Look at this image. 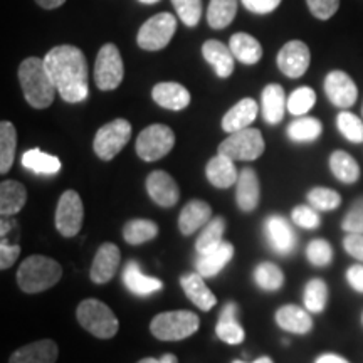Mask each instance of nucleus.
Here are the masks:
<instances>
[{
  "mask_svg": "<svg viewBox=\"0 0 363 363\" xmlns=\"http://www.w3.org/2000/svg\"><path fill=\"white\" fill-rule=\"evenodd\" d=\"M44 65L57 94L66 103H83L88 99V65L79 48L69 44L56 45L45 54Z\"/></svg>",
  "mask_w": 363,
  "mask_h": 363,
  "instance_id": "f257e3e1",
  "label": "nucleus"
},
{
  "mask_svg": "<svg viewBox=\"0 0 363 363\" xmlns=\"http://www.w3.org/2000/svg\"><path fill=\"white\" fill-rule=\"evenodd\" d=\"M19 83L26 101L35 110H44L54 103L57 89L45 69L44 59L27 57L19 66Z\"/></svg>",
  "mask_w": 363,
  "mask_h": 363,
  "instance_id": "f03ea898",
  "label": "nucleus"
},
{
  "mask_svg": "<svg viewBox=\"0 0 363 363\" xmlns=\"http://www.w3.org/2000/svg\"><path fill=\"white\" fill-rule=\"evenodd\" d=\"M62 278V267L48 256H29L17 269V284L27 294L51 289Z\"/></svg>",
  "mask_w": 363,
  "mask_h": 363,
  "instance_id": "7ed1b4c3",
  "label": "nucleus"
},
{
  "mask_svg": "<svg viewBox=\"0 0 363 363\" xmlns=\"http://www.w3.org/2000/svg\"><path fill=\"white\" fill-rule=\"evenodd\" d=\"M199 325H201L199 316L189 310L163 311L153 318L150 331L162 342H179L197 333Z\"/></svg>",
  "mask_w": 363,
  "mask_h": 363,
  "instance_id": "20e7f679",
  "label": "nucleus"
},
{
  "mask_svg": "<svg viewBox=\"0 0 363 363\" xmlns=\"http://www.w3.org/2000/svg\"><path fill=\"white\" fill-rule=\"evenodd\" d=\"M76 318L86 331L101 340L113 338L120 328L118 318L111 311V308L96 298H88L81 301L76 310Z\"/></svg>",
  "mask_w": 363,
  "mask_h": 363,
  "instance_id": "39448f33",
  "label": "nucleus"
},
{
  "mask_svg": "<svg viewBox=\"0 0 363 363\" xmlns=\"http://www.w3.org/2000/svg\"><path fill=\"white\" fill-rule=\"evenodd\" d=\"M266 143L261 131L256 128H246L230 133L219 145L220 155L229 157L234 162H252L264 153Z\"/></svg>",
  "mask_w": 363,
  "mask_h": 363,
  "instance_id": "423d86ee",
  "label": "nucleus"
},
{
  "mask_svg": "<svg viewBox=\"0 0 363 363\" xmlns=\"http://www.w3.org/2000/svg\"><path fill=\"white\" fill-rule=\"evenodd\" d=\"M175 145V133L170 126L155 123L145 128L136 138V155L145 162H157L169 155Z\"/></svg>",
  "mask_w": 363,
  "mask_h": 363,
  "instance_id": "0eeeda50",
  "label": "nucleus"
},
{
  "mask_svg": "<svg viewBox=\"0 0 363 363\" xmlns=\"http://www.w3.org/2000/svg\"><path fill=\"white\" fill-rule=\"evenodd\" d=\"M177 30V17L174 13L160 12L140 27L136 43L143 51H160L170 44Z\"/></svg>",
  "mask_w": 363,
  "mask_h": 363,
  "instance_id": "6e6552de",
  "label": "nucleus"
},
{
  "mask_svg": "<svg viewBox=\"0 0 363 363\" xmlns=\"http://www.w3.org/2000/svg\"><path fill=\"white\" fill-rule=\"evenodd\" d=\"M130 138V121L123 120V118H118V120L110 121V123L101 126V128L96 131V136H94L93 142L94 153H96L98 158H101V160L110 162L126 147Z\"/></svg>",
  "mask_w": 363,
  "mask_h": 363,
  "instance_id": "1a4fd4ad",
  "label": "nucleus"
},
{
  "mask_svg": "<svg viewBox=\"0 0 363 363\" xmlns=\"http://www.w3.org/2000/svg\"><path fill=\"white\" fill-rule=\"evenodd\" d=\"M125 76V65L120 49L108 43L99 49L94 62V83L101 91H113L121 84Z\"/></svg>",
  "mask_w": 363,
  "mask_h": 363,
  "instance_id": "9d476101",
  "label": "nucleus"
},
{
  "mask_svg": "<svg viewBox=\"0 0 363 363\" xmlns=\"http://www.w3.org/2000/svg\"><path fill=\"white\" fill-rule=\"evenodd\" d=\"M84 206L76 190H66L56 207V229L65 238H74L83 227Z\"/></svg>",
  "mask_w": 363,
  "mask_h": 363,
  "instance_id": "9b49d317",
  "label": "nucleus"
},
{
  "mask_svg": "<svg viewBox=\"0 0 363 363\" xmlns=\"http://www.w3.org/2000/svg\"><path fill=\"white\" fill-rule=\"evenodd\" d=\"M311 62L310 48L303 40H289L278 54V67L288 78L298 79L308 71Z\"/></svg>",
  "mask_w": 363,
  "mask_h": 363,
  "instance_id": "f8f14e48",
  "label": "nucleus"
},
{
  "mask_svg": "<svg viewBox=\"0 0 363 363\" xmlns=\"http://www.w3.org/2000/svg\"><path fill=\"white\" fill-rule=\"evenodd\" d=\"M325 93L337 108H352L357 103L358 88L345 71H331L325 78Z\"/></svg>",
  "mask_w": 363,
  "mask_h": 363,
  "instance_id": "ddd939ff",
  "label": "nucleus"
},
{
  "mask_svg": "<svg viewBox=\"0 0 363 363\" xmlns=\"http://www.w3.org/2000/svg\"><path fill=\"white\" fill-rule=\"evenodd\" d=\"M145 187L153 202L160 207H174L180 199V190L174 177L163 170H155L147 177Z\"/></svg>",
  "mask_w": 363,
  "mask_h": 363,
  "instance_id": "4468645a",
  "label": "nucleus"
},
{
  "mask_svg": "<svg viewBox=\"0 0 363 363\" xmlns=\"http://www.w3.org/2000/svg\"><path fill=\"white\" fill-rule=\"evenodd\" d=\"M264 230L267 242H269V246L274 252L281 254V256H288V254H291L296 249V234H294L293 225L284 217H267Z\"/></svg>",
  "mask_w": 363,
  "mask_h": 363,
  "instance_id": "2eb2a0df",
  "label": "nucleus"
},
{
  "mask_svg": "<svg viewBox=\"0 0 363 363\" xmlns=\"http://www.w3.org/2000/svg\"><path fill=\"white\" fill-rule=\"evenodd\" d=\"M121 252L118 246L111 242H104L99 246L96 256H94L93 264H91V281L96 284H104L113 279L116 274L118 267H120Z\"/></svg>",
  "mask_w": 363,
  "mask_h": 363,
  "instance_id": "dca6fc26",
  "label": "nucleus"
},
{
  "mask_svg": "<svg viewBox=\"0 0 363 363\" xmlns=\"http://www.w3.org/2000/svg\"><path fill=\"white\" fill-rule=\"evenodd\" d=\"M259 113V104L252 98L240 99L238 104H234L229 111L222 118V130L227 133H235V131L251 128L254 120Z\"/></svg>",
  "mask_w": 363,
  "mask_h": 363,
  "instance_id": "f3484780",
  "label": "nucleus"
},
{
  "mask_svg": "<svg viewBox=\"0 0 363 363\" xmlns=\"http://www.w3.org/2000/svg\"><path fill=\"white\" fill-rule=\"evenodd\" d=\"M262 118L267 125H278L283 121L284 113L288 111V98L283 86L267 84L261 93Z\"/></svg>",
  "mask_w": 363,
  "mask_h": 363,
  "instance_id": "a211bd4d",
  "label": "nucleus"
},
{
  "mask_svg": "<svg viewBox=\"0 0 363 363\" xmlns=\"http://www.w3.org/2000/svg\"><path fill=\"white\" fill-rule=\"evenodd\" d=\"M180 284L184 293L187 294V298L199 310L208 311L216 306V294L208 289V286L206 284V278L202 274H199V272H189V274L182 276Z\"/></svg>",
  "mask_w": 363,
  "mask_h": 363,
  "instance_id": "6ab92c4d",
  "label": "nucleus"
},
{
  "mask_svg": "<svg viewBox=\"0 0 363 363\" xmlns=\"http://www.w3.org/2000/svg\"><path fill=\"white\" fill-rule=\"evenodd\" d=\"M152 98L158 106L172 111H182L190 104V93L185 86L179 83H158L152 89Z\"/></svg>",
  "mask_w": 363,
  "mask_h": 363,
  "instance_id": "aec40b11",
  "label": "nucleus"
},
{
  "mask_svg": "<svg viewBox=\"0 0 363 363\" xmlns=\"http://www.w3.org/2000/svg\"><path fill=\"white\" fill-rule=\"evenodd\" d=\"M59 348L52 340H39L12 353L9 363H56Z\"/></svg>",
  "mask_w": 363,
  "mask_h": 363,
  "instance_id": "412c9836",
  "label": "nucleus"
},
{
  "mask_svg": "<svg viewBox=\"0 0 363 363\" xmlns=\"http://www.w3.org/2000/svg\"><path fill=\"white\" fill-rule=\"evenodd\" d=\"M203 59L214 67L219 78H229L234 72V54L229 45L222 44L217 39H208L202 45Z\"/></svg>",
  "mask_w": 363,
  "mask_h": 363,
  "instance_id": "4be33fe9",
  "label": "nucleus"
},
{
  "mask_svg": "<svg viewBox=\"0 0 363 363\" xmlns=\"http://www.w3.org/2000/svg\"><path fill=\"white\" fill-rule=\"evenodd\" d=\"M261 185L257 174L252 169H242L238 179V189H235V201L240 211L252 212L259 206Z\"/></svg>",
  "mask_w": 363,
  "mask_h": 363,
  "instance_id": "5701e85b",
  "label": "nucleus"
},
{
  "mask_svg": "<svg viewBox=\"0 0 363 363\" xmlns=\"http://www.w3.org/2000/svg\"><path fill=\"white\" fill-rule=\"evenodd\" d=\"M123 283L130 293L135 296H150V294L160 291L163 283L160 279L147 276L136 261H130L123 269Z\"/></svg>",
  "mask_w": 363,
  "mask_h": 363,
  "instance_id": "b1692460",
  "label": "nucleus"
},
{
  "mask_svg": "<svg viewBox=\"0 0 363 363\" xmlns=\"http://www.w3.org/2000/svg\"><path fill=\"white\" fill-rule=\"evenodd\" d=\"M212 220V207L203 201H190L182 208L179 229L184 235H192Z\"/></svg>",
  "mask_w": 363,
  "mask_h": 363,
  "instance_id": "393cba45",
  "label": "nucleus"
},
{
  "mask_svg": "<svg viewBox=\"0 0 363 363\" xmlns=\"http://www.w3.org/2000/svg\"><path fill=\"white\" fill-rule=\"evenodd\" d=\"M274 318L279 328L294 335H306L313 328V318L310 316V311L303 310L296 305L281 306L276 311Z\"/></svg>",
  "mask_w": 363,
  "mask_h": 363,
  "instance_id": "a878e982",
  "label": "nucleus"
},
{
  "mask_svg": "<svg viewBox=\"0 0 363 363\" xmlns=\"http://www.w3.org/2000/svg\"><path fill=\"white\" fill-rule=\"evenodd\" d=\"M206 175L208 182L217 189H229L238 182L239 174L235 169V162L229 157L217 153L214 158H211L206 167Z\"/></svg>",
  "mask_w": 363,
  "mask_h": 363,
  "instance_id": "bb28decb",
  "label": "nucleus"
},
{
  "mask_svg": "<svg viewBox=\"0 0 363 363\" xmlns=\"http://www.w3.org/2000/svg\"><path fill=\"white\" fill-rule=\"evenodd\" d=\"M235 315H238V305H235V303H227V305L222 308L219 321H217V337L227 345H239L244 342V338H246V331H244L242 326L238 323Z\"/></svg>",
  "mask_w": 363,
  "mask_h": 363,
  "instance_id": "cd10ccee",
  "label": "nucleus"
},
{
  "mask_svg": "<svg viewBox=\"0 0 363 363\" xmlns=\"http://www.w3.org/2000/svg\"><path fill=\"white\" fill-rule=\"evenodd\" d=\"M27 201V190L21 182L4 180L0 185V214L11 217L19 214Z\"/></svg>",
  "mask_w": 363,
  "mask_h": 363,
  "instance_id": "c85d7f7f",
  "label": "nucleus"
},
{
  "mask_svg": "<svg viewBox=\"0 0 363 363\" xmlns=\"http://www.w3.org/2000/svg\"><path fill=\"white\" fill-rule=\"evenodd\" d=\"M234 257V246L230 242H222L219 247L214 249L212 252L206 254V256H199V261L195 267H197L199 274L203 278H214L224 267L229 264L230 259Z\"/></svg>",
  "mask_w": 363,
  "mask_h": 363,
  "instance_id": "c756f323",
  "label": "nucleus"
},
{
  "mask_svg": "<svg viewBox=\"0 0 363 363\" xmlns=\"http://www.w3.org/2000/svg\"><path fill=\"white\" fill-rule=\"evenodd\" d=\"M229 48L234 57L242 65H257L262 57V45L259 40L246 33L234 34L229 40Z\"/></svg>",
  "mask_w": 363,
  "mask_h": 363,
  "instance_id": "7c9ffc66",
  "label": "nucleus"
},
{
  "mask_svg": "<svg viewBox=\"0 0 363 363\" xmlns=\"http://www.w3.org/2000/svg\"><path fill=\"white\" fill-rule=\"evenodd\" d=\"M22 165L33 174L38 175H56L61 172V160L57 157L44 153L43 150H27L22 155Z\"/></svg>",
  "mask_w": 363,
  "mask_h": 363,
  "instance_id": "2f4dec72",
  "label": "nucleus"
},
{
  "mask_svg": "<svg viewBox=\"0 0 363 363\" xmlns=\"http://www.w3.org/2000/svg\"><path fill=\"white\" fill-rule=\"evenodd\" d=\"M331 174L343 184H355L360 179V167L350 153L343 150H335L330 157Z\"/></svg>",
  "mask_w": 363,
  "mask_h": 363,
  "instance_id": "473e14b6",
  "label": "nucleus"
},
{
  "mask_svg": "<svg viewBox=\"0 0 363 363\" xmlns=\"http://www.w3.org/2000/svg\"><path fill=\"white\" fill-rule=\"evenodd\" d=\"M224 233H225V220L224 217H214L208 224L203 227V230L199 235L197 242H195V251L199 256H206V254L212 252L224 242Z\"/></svg>",
  "mask_w": 363,
  "mask_h": 363,
  "instance_id": "72a5a7b5",
  "label": "nucleus"
},
{
  "mask_svg": "<svg viewBox=\"0 0 363 363\" xmlns=\"http://www.w3.org/2000/svg\"><path fill=\"white\" fill-rule=\"evenodd\" d=\"M17 148V131L11 121L0 123V174L6 175L12 169Z\"/></svg>",
  "mask_w": 363,
  "mask_h": 363,
  "instance_id": "f704fd0d",
  "label": "nucleus"
},
{
  "mask_svg": "<svg viewBox=\"0 0 363 363\" xmlns=\"http://www.w3.org/2000/svg\"><path fill=\"white\" fill-rule=\"evenodd\" d=\"M238 0H211L207 9V22L212 29H225L235 19Z\"/></svg>",
  "mask_w": 363,
  "mask_h": 363,
  "instance_id": "c9c22d12",
  "label": "nucleus"
},
{
  "mask_svg": "<svg viewBox=\"0 0 363 363\" xmlns=\"http://www.w3.org/2000/svg\"><path fill=\"white\" fill-rule=\"evenodd\" d=\"M323 126L321 121L316 118L303 116L299 120H294L291 125L288 126V136L289 140L296 143H310L320 138Z\"/></svg>",
  "mask_w": 363,
  "mask_h": 363,
  "instance_id": "e433bc0d",
  "label": "nucleus"
},
{
  "mask_svg": "<svg viewBox=\"0 0 363 363\" xmlns=\"http://www.w3.org/2000/svg\"><path fill=\"white\" fill-rule=\"evenodd\" d=\"M158 235V225L148 219H133L125 225L123 239L131 246L150 242Z\"/></svg>",
  "mask_w": 363,
  "mask_h": 363,
  "instance_id": "4c0bfd02",
  "label": "nucleus"
},
{
  "mask_svg": "<svg viewBox=\"0 0 363 363\" xmlns=\"http://www.w3.org/2000/svg\"><path fill=\"white\" fill-rule=\"evenodd\" d=\"M303 301H305V308L310 313H323L326 303H328V286L325 281L320 278L308 281Z\"/></svg>",
  "mask_w": 363,
  "mask_h": 363,
  "instance_id": "58836bf2",
  "label": "nucleus"
},
{
  "mask_svg": "<svg viewBox=\"0 0 363 363\" xmlns=\"http://www.w3.org/2000/svg\"><path fill=\"white\" fill-rule=\"evenodd\" d=\"M254 281L264 291H278L284 284V274L274 262H261L254 269Z\"/></svg>",
  "mask_w": 363,
  "mask_h": 363,
  "instance_id": "ea45409f",
  "label": "nucleus"
},
{
  "mask_svg": "<svg viewBox=\"0 0 363 363\" xmlns=\"http://www.w3.org/2000/svg\"><path fill=\"white\" fill-rule=\"evenodd\" d=\"M308 203L315 207L320 212H330L340 207L342 203V197L337 190L326 189V187H315L308 192Z\"/></svg>",
  "mask_w": 363,
  "mask_h": 363,
  "instance_id": "a19ab883",
  "label": "nucleus"
},
{
  "mask_svg": "<svg viewBox=\"0 0 363 363\" xmlns=\"http://www.w3.org/2000/svg\"><path fill=\"white\" fill-rule=\"evenodd\" d=\"M316 93L308 86L294 89L288 98V111L294 116H305L315 106Z\"/></svg>",
  "mask_w": 363,
  "mask_h": 363,
  "instance_id": "79ce46f5",
  "label": "nucleus"
},
{
  "mask_svg": "<svg viewBox=\"0 0 363 363\" xmlns=\"http://www.w3.org/2000/svg\"><path fill=\"white\" fill-rule=\"evenodd\" d=\"M337 126L345 138L352 143L363 142V121L350 111H342L337 118Z\"/></svg>",
  "mask_w": 363,
  "mask_h": 363,
  "instance_id": "37998d69",
  "label": "nucleus"
},
{
  "mask_svg": "<svg viewBox=\"0 0 363 363\" xmlns=\"http://www.w3.org/2000/svg\"><path fill=\"white\" fill-rule=\"evenodd\" d=\"M177 16L187 27H195L202 17V0H172Z\"/></svg>",
  "mask_w": 363,
  "mask_h": 363,
  "instance_id": "c03bdc74",
  "label": "nucleus"
},
{
  "mask_svg": "<svg viewBox=\"0 0 363 363\" xmlns=\"http://www.w3.org/2000/svg\"><path fill=\"white\" fill-rule=\"evenodd\" d=\"M306 257L313 266L325 267L333 261V249H331L328 240L315 239L308 244Z\"/></svg>",
  "mask_w": 363,
  "mask_h": 363,
  "instance_id": "a18cd8bd",
  "label": "nucleus"
},
{
  "mask_svg": "<svg viewBox=\"0 0 363 363\" xmlns=\"http://www.w3.org/2000/svg\"><path fill=\"white\" fill-rule=\"evenodd\" d=\"M291 219L294 224L301 229H318L321 224V217H320V211H316L315 207L311 206H296L291 212Z\"/></svg>",
  "mask_w": 363,
  "mask_h": 363,
  "instance_id": "49530a36",
  "label": "nucleus"
},
{
  "mask_svg": "<svg viewBox=\"0 0 363 363\" xmlns=\"http://www.w3.org/2000/svg\"><path fill=\"white\" fill-rule=\"evenodd\" d=\"M342 229L348 234H363V197L352 203L350 211L343 217Z\"/></svg>",
  "mask_w": 363,
  "mask_h": 363,
  "instance_id": "de8ad7c7",
  "label": "nucleus"
},
{
  "mask_svg": "<svg viewBox=\"0 0 363 363\" xmlns=\"http://www.w3.org/2000/svg\"><path fill=\"white\" fill-rule=\"evenodd\" d=\"M306 4L310 12L320 21L331 19L340 7V0H306Z\"/></svg>",
  "mask_w": 363,
  "mask_h": 363,
  "instance_id": "09e8293b",
  "label": "nucleus"
},
{
  "mask_svg": "<svg viewBox=\"0 0 363 363\" xmlns=\"http://www.w3.org/2000/svg\"><path fill=\"white\" fill-rule=\"evenodd\" d=\"M21 254V246L17 242H9V239L2 238L0 242V269L6 271L13 266Z\"/></svg>",
  "mask_w": 363,
  "mask_h": 363,
  "instance_id": "8fccbe9b",
  "label": "nucleus"
},
{
  "mask_svg": "<svg viewBox=\"0 0 363 363\" xmlns=\"http://www.w3.org/2000/svg\"><path fill=\"white\" fill-rule=\"evenodd\" d=\"M343 247L352 257L363 262V234H347L343 239Z\"/></svg>",
  "mask_w": 363,
  "mask_h": 363,
  "instance_id": "3c124183",
  "label": "nucleus"
},
{
  "mask_svg": "<svg viewBox=\"0 0 363 363\" xmlns=\"http://www.w3.org/2000/svg\"><path fill=\"white\" fill-rule=\"evenodd\" d=\"M244 7L254 13H271L279 7L281 0H242Z\"/></svg>",
  "mask_w": 363,
  "mask_h": 363,
  "instance_id": "603ef678",
  "label": "nucleus"
},
{
  "mask_svg": "<svg viewBox=\"0 0 363 363\" xmlns=\"http://www.w3.org/2000/svg\"><path fill=\"white\" fill-rule=\"evenodd\" d=\"M347 281L357 293H363V266L355 264L348 267Z\"/></svg>",
  "mask_w": 363,
  "mask_h": 363,
  "instance_id": "864d4df0",
  "label": "nucleus"
},
{
  "mask_svg": "<svg viewBox=\"0 0 363 363\" xmlns=\"http://www.w3.org/2000/svg\"><path fill=\"white\" fill-rule=\"evenodd\" d=\"M315 363H350V362L345 360L343 357L335 355V353H325V355L318 357V360Z\"/></svg>",
  "mask_w": 363,
  "mask_h": 363,
  "instance_id": "5fc2aeb1",
  "label": "nucleus"
},
{
  "mask_svg": "<svg viewBox=\"0 0 363 363\" xmlns=\"http://www.w3.org/2000/svg\"><path fill=\"white\" fill-rule=\"evenodd\" d=\"M65 2L66 0H35V4H38L39 7L45 9V11H52V9L61 7Z\"/></svg>",
  "mask_w": 363,
  "mask_h": 363,
  "instance_id": "6e6d98bb",
  "label": "nucleus"
},
{
  "mask_svg": "<svg viewBox=\"0 0 363 363\" xmlns=\"http://www.w3.org/2000/svg\"><path fill=\"white\" fill-rule=\"evenodd\" d=\"M158 363H179V360H177V357L172 355V353H167V355H163L160 360H158Z\"/></svg>",
  "mask_w": 363,
  "mask_h": 363,
  "instance_id": "4d7b16f0",
  "label": "nucleus"
},
{
  "mask_svg": "<svg viewBox=\"0 0 363 363\" xmlns=\"http://www.w3.org/2000/svg\"><path fill=\"white\" fill-rule=\"evenodd\" d=\"M233 363H246V362H240V360H234ZM252 363H274L271 360L269 357H261V358H257L256 362H252Z\"/></svg>",
  "mask_w": 363,
  "mask_h": 363,
  "instance_id": "13d9d810",
  "label": "nucleus"
},
{
  "mask_svg": "<svg viewBox=\"0 0 363 363\" xmlns=\"http://www.w3.org/2000/svg\"><path fill=\"white\" fill-rule=\"evenodd\" d=\"M136 363H158V360H157V358H143V360H140Z\"/></svg>",
  "mask_w": 363,
  "mask_h": 363,
  "instance_id": "bf43d9fd",
  "label": "nucleus"
},
{
  "mask_svg": "<svg viewBox=\"0 0 363 363\" xmlns=\"http://www.w3.org/2000/svg\"><path fill=\"white\" fill-rule=\"evenodd\" d=\"M140 2H142V4H148V6H152V4L160 2V0H140Z\"/></svg>",
  "mask_w": 363,
  "mask_h": 363,
  "instance_id": "052dcab7",
  "label": "nucleus"
}]
</instances>
